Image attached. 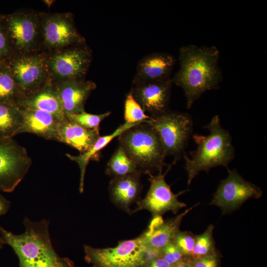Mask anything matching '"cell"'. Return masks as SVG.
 I'll list each match as a JSON object with an SVG mask.
<instances>
[{
	"label": "cell",
	"mask_w": 267,
	"mask_h": 267,
	"mask_svg": "<svg viewBox=\"0 0 267 267\" xmlns=\"http://www.w3.org/2000/svg\"><path fill=\"white\" fill-rule=\"evenodd\" d=\"M219 59L220 52L215 46L189 44L179 49L180 67L172 81L183 89L188 109L204 92L218 88L222 79Z\"/></svg>",
	"instance_id": "1"
},
{
	"label": "cell",
	"mask_w": 267,
	"mask_h": 267,
	"mask_svg": "<svg viewBox=\"0 0 267 267\" xmlns=\"http://www.w3.org/2000/svg\"><path fill=\"white\" fill-rule=\"evenodd\" d=\"M25 232L15 234L0 225L4 244L11 247L17 255L20 267H75L73 261L59 256L52 245L49 232V222H33L25 217Z\"/></svg>",
	"instance_id": "2"
},
{
	"label": "cell",
	"mask_w": 267,
	"mask_h": 267,
	"mask_svg": "<svg viewBox=\"0 0 267 267\" xmlns=\"http://www.w3.org/2000/svg\"><path fill=\"white\" fill-rule=\"evenodd\" d=\"M204 128L209 131L208 135H192L197 147L189 153L191 158L185 153L183 154L188 185L201 171L208 172L218 166L227 168L234 157L231 136L222 126L218 115L214 116Z\"/></svg>",
	"instance_id": "3"
},
{
	"label": "cell",
	"mask_w": 267,
	"mask_h": 267,
	"mask_svg": "<svg viewBox=\"0 0 267 267\" xmlns=\"http://www.w3.org/2000/svg\"><path fill=\"white\" fill-rule=\"evenodd\" d=\"M118 139L141 174L162 171L166 156L157 134L146 121L125 131Z\"/></svg>",
	"instance_id": "4"
},
{
	"label": "cell",
	"mask_w": 267,
	"mask_h": 267,
	"mask_svg": "<svg viewBox=\"0 0 267 267\" xmlns=\"http://www.w3.org/2000/svg\"><path fill=\"white\" fill-rule=\"evenodd\" d=\"M85 260L92 267H145L159 254L146 247L141 234L134 239L120 241L114 247L96 248L85 245Z\"/></svg>",
	"instance_id": "5"
},
{
	"label": "cell",
	"mask_w": 267,
	"mask_h": 267,
	"mask_svg": "<svg viewBox=\"0 0 267 267\" xmlns=\"http://www.w3.org/2000/svg\"><path fill=\"white\" fill-rule=\"evenodd\" d=\"M146 123L157 134L166 157H175L176 161L182 154L191 135L193 121L190 115L170 110L149 116Z\"/></svg>",
	"instance_id": "6"
},
{
	"label": "cell",
	"mask_w": 267,
	"mask_h": 267,
	"mask_svg": "<svg viewBox=\"0 0 267 267\" xmlns=\"http://www.w3.org/2000/svg\"><path fill=\"white\" fill-rule=\"evenodd\" d=\"M48 53L45 51L14 53L6 60L24 98L36 93L51 81L47 63Z\"/></svg>",
	"instance_id": "7"
},
{
	"label": "cell",
	"mask_w": 267,
	"mask_h": 267,
	"mask_svg": "<svg viewBox=\"0 0 267 267\" xmlns=\"http://www.w3.org/2000/svg\"><path fill=\"white\" fill-rule=\"evenodd\" d=\"M0 17L14 53L42 51L40 12L21 10Z\"/></svg>",
	"instance_id": "8"
},
{
	"label": "cell",
	"mask_w": 267,
	"mask_h": 267,
	"mask_svg": "<svg viewBox=\"0 0 267 267\" xmlns=\"http://www.w3.org/2000/svg\"><path fill=\"white\" fill-rule=\"evenodd\" d=\"M92 59L86 43L49 52L47 63L52 82L85 79Z\"/></svg>",
	"instance_id": "9"
},
{
	"label": "cell",
	"mask_w": 267,
	"mask_h": 267,
	"mask_svg": "<svg viewBox=\"0 0 267 267\" xmlns=\"http://www.w3.org/2000/svg\"><path fill=\"white\" fill-rule=\"evenodd\" d=\"M42 50L52 52L86 43L70 13L40 12Z\"/></svg>",
	"instance_id": "10"
},
{
	"label": "cell",
	"mask_w": 267,
	"mask_h": 267,
	"mask_svg": "<svg viewBox=\"0 0 267 267\" xmlns=\"http://www.w3.org/2000/svg\"><path fill=\"white\" fill-rule=\"evenodd\" d=\"M32 159L13 138L0 137V192H11L28 173Z\"/></svg>",
	"instance_id": "11"
},
{
	"label": "cell",
	"mask_w": 267,
	"mask_h": 267,
	"mask_svg": "<svg viewBox=\"0 0 267 267\" xmlns=\"http://www.w3.org/2000/svg\"><path fill=\"white\" fill-rule=\"evenodd\" d=\"M227 169V177L221 180L210 203L219 207L223 214L230 213L247 200L260 198L263 194L260 187L245 180L235 169Z\"/></svg>",
	"instance_id": "12"
},
{
	"label": "cell",
	"mask_w": 267,
	"mask_h": 267,
	"mask_svg": "<svg viewBox=\"0 0 267 267\" xmlns=\"http://www.w3.org/2000/svg\"><path fill=\"white\" fill-rule=\"evenodd\" d=\"M170 168L171 166L164 174L160 171L157 175H148L149 190L144 198L140 199L136 202L137 207L133 210V213L146 210L152 214L153 217L162 216L169 211L177 214L180 209L186 206V204L180 201L178 197L187 190L175 194L165 179V176Z\"/></svg>",
	"instance_id": "13"
},
{
	"label": "cell",
	"mask_w": 267,
	"mask_h": 267,
	"mask_svg": "<svg viewBox=\"0 0 267 267\" xmlns=\"http://www.w3.org/2000/svg\"><path fill=\"white\" fill-rule=\"evenodd\" d=\"M172 78L161 81L134 84L130 91L144 112L156 116L169 110Z\"/></svg>",
	"instance_id": "14"
},
{
	"label": "cell",
	"mask_w": 267,
	"mask_h": 267,
	"mask_svg": "<svg viewBox=\"0 0 267 267\" xmlns=\"http://www.w3.org/2000/svg\"><path fill=\"white\" fill-rule=\"evenodd\" d=\"M65 115L85 111V105L91 92L96 88L90 80H70L53 83Z\"/></svg>",
	"instance_id": "15"
},
{
	"label": "cell",
	"mask_w": 267,
	"mask_h": 267,
	"mask_svg": "<svg viewBox=\"0 0 267 267\" xmlns=\"http://www.w3.org/2000/svg\"><path fill=\"white\" fill-rule=\"evenodd\" d=\"M198 204L194 205L176 217L166 221L163 219L162 216L153 217L147 228L141 234L147 248L160 254L161 250L173 241L179 230L184 217Z\"/></svg>",
	"instance_id": "16"
},
{
	"label": "cell",
	"mask_w": 267,
	"mask_h": 267,
	"mask_svg": "<svg viewBox=\"0 0 267 267\" xmlns=\"http://www.w3.org/2000/svg\"><path fill=\"white\" fill-rule=\"evenodd\" d=\"M175 63V57L168 53L154 52L144 56L137 64L133 85L172 78Z\"/></svg>",
	"instance_id": "17"
},
{
	"label": "cell",
	"mask_w": 267,
	"mask_h": 267,
	"mask_svg": "<svg viewBox=\"0 0 267 267\" xmlns=\"http://www.w3.org/2000/svg\"><path fill=\"white\" fill-rule=\"evenodd\" d=\"M141 176L139 173H135L113 178L109 183L111 201L117 207L129 214H133L131 205L140 199L142 189Z\"/></svg>",
	"instance_id": "18"
},
{
	"label": "cell",
	"mask_w": 267,
	"mask_h": 267,
	"mask_svg": "<svg viewBox=\"0 0 267 267\" xmlns=\"http://www.w3.org/2000/svg\"><path fill=\"white\" fill-rule=\"evenodd\" d=\"M19 134H34L45 139L56 141L60 122L51 114L38 109L23 108Z\"/></svg>",
	"instance_id": "19"
},
{
	"label": "cell",
	"mask_w": 267,
	"mask_h": 267,
	"mask_svg": "<svg viewBox=\"0 0 267 267\" xmlns=\"http://www.w3.org/2000/svg\"><path fill=\"white\" fill-rule=\"evenodd\" d=\"M100 136L99 128L86 129L66 118L60 124L56 141L70 146L82 154L89 150Z\"/></svg>",
	"instance_id": "20"
},
{
	"label": "cell",
	"mask_w": 267,
	"mask_h": 267,
	"mask_svg": "<svg viewBox=\"0 0 267 267\" xmlns=\"http://www.w3.org/2000/svg\"><path fill=\"white\" fill-rule=\"evenodd\" d=\"M19 106L48 112L60 122L66 120L61 103L51 80L36 93L24 98Z\"/></svg>",
	"instance_id": "21"
},
{
	"label": "cell",
	"mask_w": 267,
	"mask_h": 267,
	"mask_svg": "<svg viewBox=\"0 0 267 267\" xmlns=\"http://www.w3.org/2000/svg\"><path fill=\"white\" fill-rule=\"evenodd\" d=\"M140 123H129L125 122L111 134L100 136L90 149L86 152L79 154L77 156L72 155L69 153L66 154V157L71 161L77 163L80 168V178L79 189L81 193L84 191L86 171L89 161L93 158L97 159L99 157L98 153L100 151L106 147L114 138L118 137L125 131Z\"/></svg>",
	"instance_id": "22"
},
{
	"label": "cell",
	"mask_w": 267,
	"mask_h": 267,
	"mask_svg": "<svg viewBox=\"0 0 267 267\" xmlns=\"http://www.w3.org/2000/svg\"><path fill=\"white\" fill-rule=\"evenodd\" d=\"M22 121V109L20 107L0 103V137L13 138L19 134Z\"/></svg>",
	"instance_id": "23"
},
{
	"label": "cell",
	"mask_w": 267,
	"mask_h": 267,
	"mask_svg": "<svg viewBox=\"0 0 267 267\" xmlns=\"http://www.w3.org/2000/svg\"><path fill=\"white\" fill-rule=\"evenodd\" d=\"M23 98L8 63L3 62L0 67V103L19 106Z\"/></svg>",
	"instance_id": "24"
},
{
	"label": "cell",
	"mask_w": 267,
	"mask_h": 267,
	"mask_svg": "<svg viewBox=\"0 0 267 267\" xmlns=\"http://www.w3.org/2000/svg\"><path fill=\"white\" fill-rule=\"evenodd\" d=\"M135 173L141 174L134 162L119 145L106 165L105 174L113 178Z\"/></svg>",
	"instance_id": "25"
},
{
	"label": "cell",
	"mask_w": 267,
	"mask_h": 267,
	"mask_svg": "<svg viewBox=\"0 0 267 267\" xmlns=\"http://www.w3.org/2000/svg\"><path fill=\"white\" fill-rule=\"evenodd\" d=\"M214 226L209 225L202 234L195 235V244L191 258L196 259L210 254L216 251L213 238Z\"/></svg>",
	"instance_id": "26"
},
{
	"label": "cell",
	"mask_w": 267,
	"mask_h": 267,
	"mask_svg": "<svg viewBox=\"0 0 267 267\" xmlns=\"http://www.w3.org/2000/svg\"><path fill=\"white\" fill-rule=\"evenodd\" d=\"M124 117L125 122L129 123L144 122L149 118L130 92L125 100Z\"/></svg>",
	"instance_id": "27"
},
{
	"label": "cell",
	"mask_w": 267,
	"mask_h": 267,
	"mask_svg": "<svg viewBox=\"0 0 267 267\" xmlns=\"http://www.w3.org/2000/svg\"><path fill=\"white\" fill-rule=\"evenodd\" d=\"M111 114L108 111L99 114H93L84 111L82 112L66 116V118L88 129L99 128L100 123Z\"/></svg>",
	"instance_id": "28"
},
{
	"label": "cell",
	"mask_w": 267,
	"mask_h": 267,
	"mask_svg": "<svg viewBox=\"0 0 267 267\" xmlns=\"http://www.w3.org/2000/svg\"><path fill=\"white\" fill-rule=\"evenodd\" d=\"M195 235L189 231L179 230L173 240L174 243L186 258H191L195 244Z\"/></svg>",
	"instance_id": "29"
},
{
	"label": "cell",
	"mask_w": 267,
	"mask_h": 267,
	"mask_svg": "<svg viewBox=\"0 0 267 267\" xmlns=\"http://www.w3.org/2000/svg\"><path fill=\"white\" fill-rule=\"evenodd\" d=\"M160 256L172 267L185 258L173 241L161 250Z\"/></svg>",
	"instance_id": "30"
},
{
	"label": "cell",
	"mask_w": 267,
	"mask_h": 267,
	"mask_svg": "<svg viewBox=\"0 0 267 267\" xmlns=\"http://www.w3.org/2000/svg\"><path fill=\"white\" fill-rule=\"evenodd\" d=\"M13 54L14 51L0 17V62L6 61Z\"/></svg>",
	"instance_id": "31"
},
{
	"label": "cell",
	"mask_w": 267,
	"mask_h": 267,
	"mask_svg": "<svg viewBox=\"0 0 267 267\" xmlns=\"http://www.w3.org/2000/svg\"><path fill=\"white\" fill-rule=\"evenodd\" d=\"M219 257V253L216 250L210 254L198 259L188 258L192 267H218Z\"/></svg>",
	"instance_id": "32"
},
{
	"label": "cell",
	"mask_w": 267,
	"mask_h": 267,
	"mask_svg": "<svg viewBox=\"0 0 267 267\" xmlns=\"http://www.w3.org/2000/svg\"><path fill=\"white\" fill-rule=\"evenodd\" d=\"M145 267H172V266L160 256H158L149 260Z\"/></svg>",
	"instance_id": "33"
},
{
	"label": "cell",
	"mask_w": 267,
	"mask_h": 267,
	"mask_svg": "<svg viewBox=\"0 0 267 267\" xmlns=\"http://www.w3.org/2000/svg\"><path fill=\"white\" fill-rule=\"evenodd\" d=\"M10 205V202L2 196L0 192V217L6 214Z\"/></svg>",
	"instance_id": "34"
},
{
	"label": "cell",
	"mask_w": 267,
	"mask_h": 267,
	"mask_svg": "<svg viewBox=\"0 0 267 267\" xmlns=\"http://www.w3.org/2000/svg\"><path fill=\"white\" fill-rule=\"evenodd\" d=\"M172 267H192L188 258L185 257L182 261L173 266Z\"/></svg>",
	"instance_id": "35"
},
{
	"label": "cell",
	"mask_w": 267,
	"mask_h": 267,
	"mask_svg": "<svg viewBox=\"0 0 267 267\" xmlns=\"http://www.w3.org/2000/svg\"><path fill=\"white\" fill-rule=\"evenodd\" d=\"M4 245L1 238L0 237V249L2 248L3 245Z\"/></svg>",
	"instance_id": "36"
},
{
	"label": "cell",
	"mask_w": 267,
	"mask_h": 267,
	"mask_svg": "<svg viewBox=\"0 0 267 267\" xmlns=\"http://www.w3.org/2000/svg\"><path fill=\"white\" fill-rule=\"evenodd\" d=\"M3 62H0V66L1 65V64H2Z\"/></svg>",
	"instance_id": "37"
}]
</instances>
